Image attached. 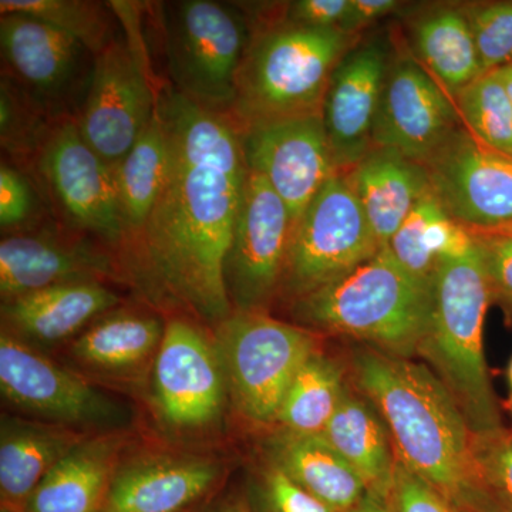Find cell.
I'll use <instances>...</instances> for the list:
<instances>
[{"label": "cell", "mask_w": 512, "mask_h": 512, "mask_svg": "<svg viewBox=\"0 0 512 512\" xmlns=\"http://www.w3.org/2000/svg\"><path fill=\"white\" fill-rule=\"evenodd\" d=\"M168 140L163 190L134 247L158 284L205 319L232 315L224 266L248 175L241 130L229 114L157 93Z\"/></svg>", "instance_id": "obj_1"}, {"label": "cell", "mask_w": 512, "mask_h": 512, "mask_svg": "<svg viewBox=\"0 0 512 512\" xmlns=\"http://www.w3.org/2000/svg\"><path fill=\"white\" fill-rule=\"evenodd\" d=\"M353 375L382 417L399 463L450 504L476 483V434L430 367L366 348L353 356Z\"/></svg>", "instance_id": "obj_2"}, {"label": "cell", "mask_w": 512, "mask_h": 512, "mask_svg": "<svg viewBox=\"0 0 512 512\" xmlns=\"http://www.w3.org/2000/svg\"><path fill=\"white\" fill-rule=\"evenodd\" d=\"M360 36L285 18L251 29L231 114L239 130L322 116L330 77Z\"/></svg>", "instance_id": "obj_3"}, {"label": "cell", "mask_w": 512, "mask_h": 512, "mask_svg": "<svg viewBox=\"0 0 512 512\" xmlns=\"http://www.w3.org/2000/svg\"><path fill=\"white\" fill-rule=\"evenodd\" d=\"M433 285L410 275L383 248L338 281L289 303L296 325L348 336L390 355L417 356L429 326Z\"/></svg>", "instance_id": "obj_4"}, {"label": "cell", "mask_w": 512, "mask_h": 512, "mask_svg": "<svg viewBox=\"0 0 512 512\" xmlns=\"http://www.w3.org/2000/svg\"><path fill=\"white\" fill-rule=\"evenodd\" d=\"M491 298L474 239L466 254L440 262L429 326L417 349L450 390L476 436L503 429L484 356V320Z\"/></svg>", "instance_id": "obj_5"}, {"label": "cell", "mask_w": 512, "mask_h": 512, "mask_svg": "<svg viewBox=\"0 0 512 512\" xmlns=\"http://www.w3.org/2000/svg\"><path fill=\"white\" fill-rule=\"evenodd\" d=\"M215 345L232 402L256 424L276 423L293 377L318 350L311 330L266 312H232L220 323Z\"/></svg>", "instance_id": "obj_6"}, {"label": "cell", "mask_w": 512, "mask_h": 512, "mask_svg": "<svg viewBox=\"0 0 512 512\" xmlns=\"http://www.w3.org/2000/svg\"><path fill=\"white\" fill-rule=\"evenodd\" d=\"M165 37L175 92L205 109L231 114L251 37L247 18L225 3L184 0L168 8Z\"/></svg>", "instance_id": "obj_7"}, {"label": "cell", "mask_w": 512, "mask_h": 512, "mask_svg": "<svg viewBox=\"0 0 512 512\" xmlns=\"http://www.w3.org/2000/svg\"><path fill=\"white\" fill-rule=\"evenodd\" d=\"M346 171H336L293 229L278 299L292 303L380 251Z\"/></svg>", "instance_id": "obj_8"}, {"label": "cell", "mask_w": 512, "mask_h": 512, "mask_svg": "<svg viewBox=\"0 0 512 512\" xmlns=\"http://www.w3.org/2000/svg\"><path fill=\"white\" fill-rule=\"evenodd\" d=\"M0 390L28 419L82 434L120 433L133 416L116 397L5 330L0 335Z\"/></svg>", "instance_id": "obj_9"}, {"label": "cell", "mask_w": 512, "mask_h": 512, "mask_svg": "<svg viewBox=\"0 0 512 512\" xmlns=\"http://www.w3.org/2000/svg\"><path fill=\"white\" fill-rule=\"evenodd\" d=\"M36 170L73 231L104 247H128L114 170L86 143L76 120H57L35 158Z\"/></svg>", "instance_id": "obj_10"}, {"label": "cell", "mask_w": 512, "mask_h": 512, "mask_svg": "<svg viewBox=\"0 0 512 512\" xmlns=\"http://www.w3.org/2000/svg\"><path fill=\"white\" fill-rule=\"evenodd\" d=\"M3 76L50 120L74 119L70 107L83 103L94 56L62 30L23 13L0 16Z\"/></svg>", "instance_id": "obj_11"}, {"label": "cell", "mask_w": 512, "mask_h": 512, "mask_svg": "<svg viewBox=\"0 0 512 512\" xmlns=\"http://www.w3.org/2000/svg\"><path fill=\"white\" fill-rule=\"evenodd\" d=\"M293 229L285 202L248 170L224 266L232 312H266L278 301Z\"/></svg>", "instance_id": "obj_12"}, {"label": "cell", "mask_w": 512, "mask_h": 512, "mask_svg": "<svg viewBox=\"0 0 512 512\" xmlns=\"http://www.w3.org/2000/svg\"><path fill=\"white\" fill-rule=\"evenodd\" d=\"M153 73L117 37L94 57L92 79L76 114L86 143L111 168L130 153L156 110Z\"/></svg>", "instance_id": "obj_13"}, {"label": "cell", "mask_w": 512, "mask_h": 512, "mask_svg": "<svg viewBox=\"0 0 512 512\" xmlns=\"http://www.w3.org/2000/svg\"><path fill=\"white\" fill-rule=\"evenodd\" d=\"M421 165L431 194L461 227L471 232L512 227V158L484 146L464 124Z\"/></svg>", "instance_id": "obj_14"}, {"label": "cell", "mask_w": 512, "mask_h": 512, "mask_svg": "<svg viewBox=\"0 0 512 512\" xmlns=\"http://www.w3.org/2000/svg\"><path fill=\"white\" fill-rule=\"evenodd\" d=\"M228 393L217 345L187 320H170L153 366L154 404L164 423L177 430L211 426Z\"/></svg>", "instance_id": "obj_15"}, {"label": "cell", "mask_w": 512, "mask_h": 512, "mask_svg": "<svg viewBox=\"0 0 512 512\" xmlns=\"http://www.w3.org/2000/svg\"><path fill=\"white\" fill-rule=\"evenodd\" d=\"M463 126L456 99L413 57L392 60L373 127V148L424 164Z\"/></svg>", "instance_id": "obj_16"}, {"label": "cell", "mask_w": 512, "mask_h": 512, "mask_svg": "<svg viewBox=\"0 0 512 512\" xmlns=\"http://www.w3.org/2000/svg\"><path fill=\"white\" fill-rule=\"evenodd\" d=\"M241 137L248 170L271 185L296 225L336 173L322 116L249 127Z\"/></svg>", "instance_id": "obj_17"}, {"label": "cell", "mask_w": 512, "mask_h": 512, "mask_svg": "<svg viewBox=\"0 0 512 512\" xmlns=\"http://www.w3.org/2000/svg\"><path fill=\"white\" fill-rule=\"evenodd\" d=\"M387 40L357 43L330 77L322 107L336 171H348L373 150V127L389 72Z\"/></svg>", "instance_id": "obj_18"}, {"label": "cell", "mask_w": 512, "mask_h": 512, "mask_svg": "<svg viewBox=\"0 0 512 512\" xmlns=\"http://www.w3.org/2000/svg\"><path fill=\"white\" fill-rule=\"evenodd\" d=\"M119 265L109 248L97 247L83 235L25 231L0 242L2 302L50 286L119 279Z\"/></svg>", "instance_id": "obj_19"}, {"label": "cell", "mask_w": 512, "mask_h": 512, "mask_svg": "<svg viewBox=\"0 0 512 512\" xmlns=\"http://www.w3.org/2000/svg\"><path fill=\"white\" fill-rule=\"evenodd\" d=\"M224 467L210 457L160 454L117 467L101 512H198L220 491Z\"/></svg>", "instance_id": "obj_20"}, {"label": "cell", "mask_w": 512, "mask_h": 512, "mask_svg": "<svg viewBox=\"0 0 512 512\" xmlns=\"http://www.w3.org/2000/svg\"><path fill=\"white\" fill-rule=\"evenodd\" d=\"M121 298L100 282L50 286L2 302V330L37 350L69 342L119 308Z\"/></svg>", "instance_id": "obj_21"}, {"label": "cell", "mask_w": 512, "mask_h": 512, "mask_svg": "<svg viewBox=\"0 0 512 512\" xmlns=\"http://www.w3.org/2000/svg\"><path fill=\"white\" fill-rule=\"evenodd\" d=\"M120 433L80 440L30 495L23 512H101L120 466Z\"/></svg>", "instance_id": "obj_22"}, {"label": "cell", "mask_w": 512, "mask_h": 512, "mask_svg": "<svg viewBox=\"0 0 512 512\" xmlns=\"http://www.w3.org/2000/svg\"><path fill=\"white\" fill-rule=\"evenodd\" d=\"M346 174L382 249L430 192L423 165L387 148H373Z\"/></svg>", "instance_id": "obj_23"}, {"label": "cell", "mask_w": 512, "mask_h": 512, "mask_svg": "<svg viewBox=\"0 0 512 512\" xmlns=\"http://www.w3.org/2000/svg\"><path fill=\"white\" fill-rule=\"evenodd\" d=\"M89 434L42 421L2 416L0 508L23 512L30 495L53 467Z\"/></svg>", "instance_id": "obj_24"}, {"label": "cell", "mask_w": 512, "mask_h": 512, "mask_svg": "<svg viewBox=\"0 0 512 512\" xmlns=\"http://www.w3.org/2000/svg\"><path fill=\"white\" fill-rule=\"evenodd\" d=\"M268 461L335 512L355 507L367 487L322 434L279 430L266 441Z\"/></svg>", "instance_id": "obj_25"}, {"label": "cell", "mask_w": 512, "mask_h": 512, "mask_svg": "<svg viewBox=\"0 0 512 512\" xmlns=\"http://www.w3.org/2000/svg\"><path fill=\"white\" fill-rule=\"evenodd\" d=\"M165 326L153 313L114 309L70 343V356L84 369L124 375L156 357Z\"/></svg>", "instance_id": "obj_26"}, {"label": "cell", "mask_w": 512, "mask_h": 512, "mask_svg": "<svg viewBox=\"0 0 512 512\" xmlns=\"http://www.w3.org/2000/svg\"><path fill=\"white\" fill-rule=\"evenodd\" d=\"M322 436L365 481L367 490L389 495L397 458L375 407L348 389Z\"/></svg>", "instance_id": "obj_27"}, {"label": "cell", "mask_w": 512, "mask_h": 512, "mask_svg": "<svg viewBox=\"0 0 512 512\" xmlns=\"http://www.w3.org/2000/svg\"><path fill=\"white\" fill-rule=\"evenodd\" d=\"M412 40L420 63L454 99L484 74L463 8L424 13L414 22Z\"/></svg>", "instance_id": "obj_28"}, {"label": "cell", "mask_w": 512, "mask_h": 512, "mask_svg": "<svg viewBox=\"0 0 512 512\" xmlns=\"http://www.w3.org/2000/svg\"><path fill=\"white\" fill-rule=\"evenodd\" d=\"M474 237L451 220L427 192L387 244L390 254L414 278L431 281L443 259L470 251Z\"/></svg>", "instance_id": "obj_29"}, {"label": "cell", "mask_w": 512, "mask_h": 512, "mask_svg": "<svg viewBox=\"0 0 512 512\" xmlns=\"http://www.w3.org/2000/svg\"><path fill=\"white\" fill-rule=\"evenodd\" d=\"M167 165V131L156 104L146 130L138 137L126 158L114 168L128 248L136 247L146 228L151 211L163 190Z\"/></svg>", "instance_id": "obj_30"}, {"label": "cell", "mask_w": 512, "mask_h": 512, "mask_svg": "<svg viewBox=\"0 0 512 512\" xmlns=\"http://www.w3.org/2000/svg\"><path fill=\"white\" fill-rule=\"evenodd\" d=\"M342 367L316 350L293 377L276 424L298 434H323L348 392Z\"/></svg>", "instance_id": "obj_31"}, {"label": "cell", "mask_w": 512, "mask_h": 512, "mask_svg": "<svg viewBox=\"0 0 512 512\" xmlns=\"http://www.w3.org/2000/svg\"><path fill=\"white\" fill-rule=\"evenodd\" d=\"M0 12L43 20L82 43L94 57L117 39L109 3L90 0H2Z\"/></svg>", "instance_id": "obj_32"}, {"label": "cell", "mask_w": 512, "mask_h": 512, "mask_svg": "<svg viewBox=\"0 0 512 512\" xmlns=\"http://www.w3.org/2000/svg\"><path fill=\"white\" fill-rule=\"evenodd\" d=\"M464 127L484 146L512 158V104L497 72L485 73L456 97Z\"/></svg>", "instance_id": "obj_33"}, {"label": "cell", "mask_w": 512, "mask_h": 512, "mask_svg": "<svg viewBox=\"0 0 512 512\" xmlns=\"http://www.w3.org/2000/svg\"><path fill=\"white\" fill-rule=\"evenodd\" d=\"M55 121L50 120L15 86L2 77L0 87V137L2 147L16 158L33 161Z\"/></svg>", "instance_id": "obj_34"}, {"label": "cell", "mask_w": 512, "mask_h": 512, "mask_svg": "<svg viewBox=\"0 0 512 512\" xmlns=\"http://www.w3.org/2000/svg\"><path fill=\"white\" fill-rule=\"evenodd\" d=\"M470 23L483 73L512 64V2L463 6Z\"/></svg>", "instance_id": "obj_35"}, {"label": "cell", "mask_w": 512, "mask_h": 512, "mask_svg": "<svg viewBox=\"0 0 512 512\" xmlns=\"http://www.w3.org/2000/svg\"><path fill=\"white\" fill-rule=\"evenodd\" d=\"M244 490L249 512H335L269 461L252 471Z\"/></svg>", "instance_id": "obj_36"}, {"label": "cell", "mask_w": 512, "mask_h": 512, "mask_svg": "<svg viewBox=\"0 0 512 512\" xmlns=\"http://www.w3.org/2000/svg\"><path fill=\"white\" fill-rule=\"evenodd\" d=\"M477 481L512 505V433L505 429L476 436Z\"/></svg>", "instance_id": "obj_37"}, {"label": "cell", "mask_w": 512, "mask_h": 512, "mask_svg": "<svg viewBox=\"0 0 512 512\" xmlns=\"http://www.w3.org/2000/svg\"><path fill=\"white\" fill-rule=\"evenodd\" d=\"M36 190L18 168L2 163L0 167V227L5 235L32 231L30 222L37 210Z\"/></svg>", "instance_id": "obj_38"}, {"label": "cell", "mask_w": 512, "mask_h": 512, "mask_svg": "<svg viewBox=\"0 0 512 512\" xmlns=\"http://www.w3.org/2000/svg\"><path fill=\"white\" fill-rule=\"evenodd\" d=\"M389 512H454L450 503L423 478L397 461L390 493Z\"/></svg>", "instance_id": "obj_39"}, {"label": "cell", "mask_w": 512, "mask_h": 512, "mask_svg": "<svg viewBox=\"0 0 512 512\" xmlns=\"http://www.w3.org/2000/svg\"><path fill=\"white\" fill-rule=\"evenodd\" d=\"M471 234L483 255L491 292L512 306V237L494 231Z\"/></svg>", "instance_id": "obj_40"}, {"label": "cell", "mask_w": 512, "mask_h": 512, "mask_svg": "<svg viewBox=\"0 0 512 512\" xmlns=\"http://www.w3.org/2000/svg\"><path fill=\"white\" fill-rule=\"evenodd\" d=\"M349 0H298L288 3L284 18L298 25L318 29H339Z\"/></svg>", "instance_id": "obj_41"}, {"label": "cell", "mask_w": 512, "mask_h": 512, "mask_svg": "<svg viewBox=\"0 0 512 512\" xmlns=\"http://www.w3.org/2000/svg\"><path fill=\"white\" fill-rule=\"evenodd\" d=\"M399 5L396 0H349L339 29L348 35L360 36L363 29L393 13Z\"/></svg>", "instance_id": "obj_42"}, {"label": "cell", "mask_w": 512, "mask_h": 512, "mask_svg": "<svg viewBox=\"0 0 512 512\" xmlns=\"http://www.w3.org/2000/svg\"><path fill=\"white\" fill-rule=\"evenodd\" d=\"M450 505L454 512H512V505L505 503L478 481L466 488Z\"/></svg>", "instance_id": "obj_43"}, {"label": "cell", "mask_w": 512, "mask_h": 512, "mask_svg": "<svg viewBox=\"0 0 512 512\" xmlns=\"http://www.w3.org/2000/svg\"><path fill=\"white\" fill-rule=\"evenodd\" d=\"M198 512H249L245 490H229L218 493Z\"/></svg>", "instance_id": "obj_44"}, {"label": "cell", "mask_w": 512, "mask_h": 512, "mask_svg": "<svg viewBox=\"0 0 512 512\" xmlns=\"http://www.w3.org/2000/svg\"><path fill=\"white\" fill-rule=\"evenodd\" d=\"M345 512H389L387 511V497L373 491H367L365 497Z\"/></svg>", "instance_id": "obj_45"}, {"label": "cell", "mask_w": 512, "mask_h": 512, "mask_svg": "<svg viewBox=\"0 0 512 512\" xmlns=\"http://www.w3.org/2000/svg\"><path fill=\"white\" fill-rule=\"evenodd\" d=\"M495 72L500 74L501 80H503L504 83L505 92H507L508 97H510L512 104V64L503 67V69L495 70Z\"/></svg>", "instance_id": "obj_46"}, {"label": "cell", "mask_w": 512, "mask_h": 512, "mask_svg": "<svg viewBox=\"0 0 512 512\" xmlns=\"http://www.w3.org/2000/svg\"><path fill=\"white\" fill-rule=\"evenodd\" d=\"M494 232H501V234H505L508 235V237H512V227L497 229V231Z\"/></svg>", "instance_id": "obj_47"}, {"label": "cell", "mask_w": 512, "mask_h": 512, "mask_svg": "<svg viewBox=\"0 0 512 512\" xmlns=\"http://www.w3.org/2000/svg\"><path fill=\"white\" fill-rule=\"evenodd\" d=\"M508 379H510L511 396H512V359L510 363V369H508Z\"/></svg>", "instance_id": "obj_48"}, {"label": "cell", "mask_w": 512, "mask_h": 512, "mask_svg": "<svg viewBox=\"0 0 512 512\" xmlns=\"http://www.w3.org/2000/svg\"><path fill=\"white\" fill-rule=\"evenodd\" d=\"M0 512H20V511L9 510V508H0Z\"/></svg>", "instance_id": "obj_49"}]
</instances>
